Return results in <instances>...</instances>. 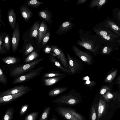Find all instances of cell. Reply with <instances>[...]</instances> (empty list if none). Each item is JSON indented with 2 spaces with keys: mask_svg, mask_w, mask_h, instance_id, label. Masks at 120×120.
<instances>
[{
  "mask_svg": "<svg viewBox=\"0 0 120 120\" xmlns=\"http://www.w3.org/2000/svg\"><path fill=\"white\" fill-rule=\"evenodd\" d=\"M79 39L76 44L95 55L98 52L103 44L102 41L97 35H92L90 31L80 29L78 31Z\"/></svg>",
  "mask_w": 120,
  "mask_h": 120,
  "instance_id": "6da1fadb",
  "label": "cell"
},
{
  "mask_svg": "<svg viewBox=\"0 0 120 120\" xmlns=\"http://www.w3.org/2000/svg\"><path fill=\"white\" fill-rule=\"evenodd\" d=\"M92 30L98 36L102 41L103 44H115L120 38L114 32L103 22L94 25Z\"/></svg>",
  "mask_w": 120,
  "mask_h": 120,
  "instance_id": "7a4b0ae2",
  "label": "cell"
},
{
  "mask_svg": "<svg viewBox=\"0 0 120 120\" xmlns=\"http://www.w3.org/2000/svg\"><path fill=\"white\" fill-rule=\"evenodd\" d=\"M44 58H42L26 64L14 68L10 71V75L13 77H17L25 74L33 70Z\"/></svg>",
  "mask_w": 120,
  "mask_h": 120,
  "instance_id": "3957f363",
  "label": "cell"
},
{
  "mask_svg": "<svg viewBox=\"0 0 120 120\" xmlns=\"http://www.w3.org/2000/svg\"><path fill=\"white\" fill-rule=\"evenodd\" d=\"M56 109L59 114L67 120H84L81 114L72 109L58 107Z\"/></svg>",
  "mask_w": 120,
  "mask_h": 120,
  "instance_id": "277c9868",
  "label": "cell"
},
{
  "mask_svg": "<svg viewBox=\"0 0 120 120\" xmlns=\"http://www.w3.org/2000/svg\"><path fill=\"white\" fill-rule=\"evenodd\" d=\"M79 101V99L75 95L68 94L61 95L52 102L58 105H73L77 104Z\"/></svg>",
  "mask_w": 120,
  "mask_h": 120,
  "instance_id": "5b68a950",
  "label": "cell"
},
{
  "mask_svg": "<svg viewBox=\"0 0 120 120\" xmlns=\"http://www.w3.org/2000/svg\"><path fill=\"white\" fill-rule=\"evenodd\" d=\"M44 67H38L37 68L17 77L12 82L16 84L27 82L35 78L40 74L44 69Z\"/></svg>",
  "mask_w": 120,
  "mask_h": 120,
  "instance_id": "8992f818",
  "label": "cell"
},
{
  "mask_svg": "<svg viewBox=\"0 0 120 120\" xmlns=\"http://www.w3.org/2000/svg\"><path fill=\"white\" fill-rule=\"evenodd\" d=\"M69 62V68L72 74L79 73L84 67V64L80 61L72 57L66 53Z\"/></svg>",
  "mask_w": 120,
  "mask_h": 120,
  "instance_id": "52a82bcc",
  "label": "cell"
},
{
  "mask_svg": "<svg viewBox=\"0 0 120 120\" xmlns=\"http://www.w3.org/2000/svg\"><path fill=\"white\" fill-rule=\"evenodd\" d=\"M72 49L75 54L82 60L89 65H91L93 63V57L89 52L83 51L75 45L73 46Z\"/></svg>",
  "mask_w": 120,
  "mask_h": 120,
  "instance_id": "ba28073f",
  "label": "cell"
},
{
  "mask_svg": "<svg viewBox=\"0 0 120 120\" xmlns=\"http://www.w3.org/2000/svg\"><path fill=\"white\" fill-rule=\"evenodd\" d=\"M22 38L24 43L21 50L23 56H25L37 48V46L33 39L24 37Z\"/></svg>",
  "mask_w": 120,
  "mask_h": 120,
  "instance_id": "9c48e42d",
  "label": "cell"
},
{
  "mask_svg": "<svg viewBox=\"0 0 120 120\" xmlns=\"http://www.w3.org/2000/svg\"><path fill=\"white\" fill-rule=\"evenodd\" d=\"M30 90L21 92L18 93L0 97V105H7L25 95Z\"/></svg>",
  "mask_w": 120,
  "mask_h": 120,
  "instance_id": "30bf717a",
  "label": "cell"
},
{
  "mask_svg": "<svg viewBox=\"0 0 120 120\" xmlns=\"http://www.w3.org/2000/svg\"><path fill=\"white\" fill-rule=\"evenodd\" d=\"M52 51L56 55L57 58L60 60L64 67L67 68L68 65L66 56L63 50L58 46L53 45L51 47Z\"/></svg>",
  "mask_w": 120,
  "mask_h": 120,
  "instance_id": "8fae6325",
  "label": "cell"
},
{
  "mask_svg": "<svg viewBox=\"0 0 120 120\" xmlns=\"http://www.w3.org/2000/svg\"><path fill=\"white\" fill-rule=\"evenodd\" d=\"M20 38L19 25L18 22H16L15 29L12 33L11 39L12 50L13 53H15L17 49Z\"/></svg>",
  "mask_w": 120,
  "mask_h": 120,
  "instance_id": "7c38bea8",
  "label": "cell"
},
{
  "mask_svg": "<svg viewBox=\"0 0 120 120\" xmlns=\"http://www.w3.org/2000/svg\"><path fill=\"white\" fill-rule=\"evenodd\" d=\"M30 87L26 86H16L1 92L0 97L14 94L21 92L30 90Z\"/></svg>",
  "mask_w": 120,
  "mask_h": 120,
  "instance_id": "4fadbf2b",
  "label": "cell"
},
{
  "mask_svg": "<svg viewBox=\"0 0 120 120\" xmlns=\"http://www.w3.org/2000/svg\"><path fill=\"white\" fill-rule=\"evenodd\" d=\"M75 25L70 21L66 20L59 26L56 33L58 35L64 34L72 29Z\"/></svg>",
  "mask_w": 120,
  "mask_h": 120,
  "instance_id": "5bb4252c",
  "label": "cell"
},
{
  "mask_svg": "<svg viewBox=\"0 0 120 120\" xmlns=\"http://www.w3.org/2000/svg\"><path fill=\"white\" fill-rule=\"evenodd\" d=\"M19 11L22 18L26 22L28 21L33 15L32 12L26 3L24 4L20 7Z\"/></svg>",
  "mask_w": 120,
  "mask_h": 120,
  "instance_id": "9a60e30c",
  "label": "cell"
},
{
  "mask_svg": "<svg viewBox=\"0 0 120 120\" xmlns=\"http://www.w3.org/2000/svg\"><path fill=\"white\" fill-rule=\"evenodd\" d=\"M39 21H35L27 31L29 36L32 39H33L34 37L36 40H37L40 25Z\"/></svg>",
  "mask_w": 120,
  "mask_h": 120,
  "instance_id": "2e32d148",
  "label": "cell"
},
{
  "mask_svg": "<svg viewBox=\"0 0 120 120\" xmlns=\"http://www.w3.org/2000/svg\"><path fill=\"white\" fill-rule=\"evenodd\" d=\"M38 14L42 19L46 21L48 24H51L52 16L51 12L47 8L39 11Z\"/></svg>",
  "mask_w": 120,
  "mask_h": 120,
  "instance_id": "e0dca14e",
  "label": "cell"
},
{
  "mask_svg": "<svg viewBox=\"0 0 120 120\" xmlns=\"http://www.w3.org/2000/svg\"><path fill=\"white\" fill-rule=\"evenodd\" d=\"M48 29V26L46 23L44 21L41 22L40 25L37 42L35 44L36 46L41 42L43 37L47 32Z\"/></svg>",
  "mask_w": 120,
  "mask_h": 120,
  "instance_id": "ac0fdd59",
  "label": "cell"
},
{
  "mask_svg": "<svg viewBox=\"0 0 120 120\" xmlns=\"http://www.w3.org/2000/svg\"><path fill=\"white\" fill-rule=\"evenodd\" d=\"M106 25L116 34L120 38V25L118 26L111 19L108 18L104 21Z\"/></svg>",
  "mask_w": 120,
  "mask_h": 120,
  "instance_id": "d6986e66",
  "label": "cell"
},
{
  "mask_svg": "<svg viewBox=\"0 0 120 120\" xmlns=\"http://www.w3.org/2000/svg\"><path fill=\"white\" fill-rule=\"evenodd\" d=\"M9 24L11 29L13 31L15 29L16 23V16L14 9L11 8L7 13Z\"/></svg>",
  "mask_w": 120,
  "mask_h": 120,
  "instance_id": "ffe728a7",
  "label": "cell"
},
{
  "mask_svg": "<svg viewBox=\"0 0 120 120\" xmlns=\"http://www.w3.org/2000/svg\"><path fill=\"white\" fill-rule=\"evenodd\" d=\"M56 56L55 54L53 53H51L50 58V60L51 62L52 63H53L55 65L62 71L66 72H70V70L65 68L59 62L56 58Z\"/></svg>",
  "mask_w": 120,
  "mask_h": 120,
  "instance_id": "44dd1931",
  "label": "cell"
},
{
  "mask_svg": "<svg viewBox=\"0 0 120 120\" xmlns=\"http://www.w3.org/2000/svg\"><path fill=\"white\" fill-rule=\"evenodd\" d=\"M106 0H92L91 1L89 5V8L91 9L96 6L97 7V10H99L107 2Z\"/></svg>",
  "mask_w": 120,
  "mask_h": 120,
  "instance_id": "7402d4cb",
  "label": "cell"
},
{
  "mask_svg": "<svg viewBox=\"0 0 120 120\" xmlns=\"http://www.w3.org/2000/svg\"><path fill=\"white\" fill-rule=\"evenodd\" d=\"M106 107L105 102L101 98L100 99L98 108V119L99 120L103 114Z\"/></svg>",
  "mask_w": 120,
  "mask_h": 120,
  "instance_id": "603a6c76",
  "label": "cell"
},
{
  "mask_svg": "<svg viewBox=\"0 0 120 120\" xmlns=\"http://www.w3.org/2000/svg\"><path fill=\"white\" fill-rule=\"evenodd\" d=\"M68 89L67 87H58L51 90L48 93V95L52 97L57 96L64 92Z\"/></svg>",
  "mask_w": 120,
  "mask_h": 120,
  "instance_id": "cb8c5ba5",
  "label": "cell"
},
{
  "mask_svg": "<svg viewBox=\"0 0 120 120\" xmlns=\"http://www.w3.org/2000/svg\"><path fill=\"white\" fill-rule=\"evenodd\" d=\"M15 110L11 107L9 108L6 110L2 120H11L13 119Z\"/></svg>",
  "mask_w": 120,
  "mask_h": 120,
  "instance_id": "d4e9b609",
  "label": "cell"
},
{
  "mask_svg": "<svg viewBox=\"0 0 120 120\" xmlns=\"http://www.w3.org/2000/svg\"><path fill=\"white\" fill-rule=\"evenodd\" d=\"M62 78L60 76L46 79L44 80V83L46 86H51L61 80Z\"/></svg>",
  "mask_w": 120,
  "mask_h": 120,
  "instance_id": "484cf974",
  "label": "cell"
},
{
  "mask_svg": "<svg viewBox=\"0 0 120 120\" xmlns=\"http://www.w3.org/2000/svg\"><path fill=\"white\" fill-rule=\"evenodd\" d=\"M4 36L3 44L2 46L4 48L7 52H8L10 49V37L8 34L6 33L4 34Z\"/></svg>",
  "mask_w": 120,
  "mask_h": 120,
  "instance_id": "4316f807",
  "label": "cell"
},
{
  "mask_svg": "<svg viewBox=\"0 0 120 120\" xmlns=\"http://www.w3.org/2000/svg\"><path fill=\"white\" fill-rule=\"evenodd\" d=\"M39 50L38 49L32 52L26 58L25 62L28 63L37 58L39 56Z\"/></svg>",
  "mask_w": 120,
  "mask_h": 120,
  "instance_id": "83f0119b",
  "label": "cell"
},
{
  "mask_svg": "<svg viewBox=\"0 0 120 120\" xmlns=\"http://www.w3.org/2000/svg\"><path fill=\"white\" fill-rule=\"evenodd\" d=\"M2 59L4 63L8 64H15L19 61V60L16 57L13 56H7Z\"/></svg>",
  "mask_w": 120,
  "mask_h": 120,
  "instance_id": "f1b7e54d",
  "label": "cell"
},
{
  "mask_svg": "<svg viewBox=\"0 0 120 120\" xmlns=\"http://www.w3.org/2000/svg\"><path fill=\"white\" fill-rule=\"evenodd\" d=\"M51 109V108L49 106L46 107L45 108L43 111L39 120H48Z\"/></svg>",
  "mask_w": 120,
  "mask_h": 120,
  "instance_id": "f546056e",
  "label": "cell"
},
{
  "mask_svg": "<svg viewBox=\"0 0 120 120\" xmlns=\"http://www.w3.org/2000/svg\"><path fill=\"white\" fill-rule=\"evenodd\" d=\"M25 3L27 5L34 8H38L40 5L44 4L43 2L37 0H30L25 2Z\"/></svg>",
  "mask_w": 120,
  "mask_h": 120,
  "instance_id": "4dcf8cb0",
  "label": "cell"
},
{
  "mask_svg": "<svg viewBox=\"0 0 120 120\" xmlns=\"http://www.w3.org/2000/svg\"><path fill=\"white\" fill-rule=\"evenodd\" d=\"M64 74L61 73L52 72H48L45 73L42 76V78H50L60 76H62Z\"/></svg>",
  "mask_w": 120,
  "mask_h": 120,
  "instance_id": "1f68e13d",
  "label": "cell"
},
{
  "mask_svg": "<svg viewBox=\"0 0 120 120\" xmlns=\"http://www.w3.org/2000/svg\"><path fill=\"white\" fill-rule=\"evenodd\" d=\"M39 112H35L31 113L27 115L24 118V120H36Z\"/></svg>",
  "mask_w": 120,
  "mask_h": 120,
  "instance_id": "d6a6232c",
  "label": "cell"
},
{
  "mask_svg": "<svg viewBox=\"0 0 120 120\" xmlns=\"http://www.w3.org/2000/svg\"><path fill=\"white\" fill-rule=\"evenodd\" d=\"M112 15L117 23L120 25V9H114L113 11Z\"/></svg>",
  "mask_w": 120,
  "mask_h": 120,
  "instance_id": "836d02e7",
  "label": "cell"
},
{
  "mask_svg": "<svg viewBox=\"0 0 120 120\" xmlns=\"http://www.w3.org/2000/svg\"><path fill=\"white\" fill-rule=\"evenodd\" d=\"M8 80L1 68H0V82L5 85L7 84Z\"/></svg>",
  "mask_w": 120,
  "mask_h": 120,
  "instance_id": "e575fe53",
  "label": "cell"
},
{
  "mask_svg": "<svg viewBox=\"0 0 120 120\" xmlns=\"http://www.w3.org/2000/svg\"><path fill=\"white\" fill-rule=\"evenodd\" d=\"M50 33L47 31L43 37L41 45L44 46L49 41L50 36Z\"/></svg>",
  "mask_w": 120,
  "mask_h": 120,
  "instance_id": "d590c367",
  "label": "cell"
},
{
  "mask_svg": "<svg viewBox=\"0 0 120 120\" xmlns=\"http://www.w3.org/2000/svg\"><path fill=\"white\" fill-rule=\"evenodd\" d=\"M117 70H116L109 75L105 79L106 82H111L114 78L116 75Z\"/></svg>",
  "mask_w": 120,
  "mask_h": 120,
  "instance_id": "8d00e7d4",
  "label": "cell"
},
{
  "mask_svg": "<svg viewBox=\"0 0 120 120\" xmlns=\"http://www.w3.org/2000/svg\"><path fill=\"white\" fill-rule=\"evenodd\" d=\"M96 115L95 111V106L94 105H93L91 107L90 118L91 120H96Z\"/></svg>",
  "mask_w": 120,
  "mask_h": 120,
  "instance_id": "74e56055",
  "label": "cell"
},
{
  "mask_svg": "<svg viewBox=\"0 0 120 120\" xmlns=\"http://www.w3.org/2000/svg\"><path fill=\"white\" fill-rule=\"evenodd\" d=\"M28 107L29 105L28 104H26L22 106L20 111L19 115L20 116H22L26 113Z\"/></svg>",
  "mask_w": 120,
  "mask_h": 120,
  "instance_id": "f35d334b",
  "label": "cell"
},
{
  "mask_svg": "<svg viewBox=\"0 0 120 120\" xmlns=\"http://www.w3.org/2000/svg\"><path fill=\"white\" fill-rule=\"evenodd\" d=\"M112 50V48L111 47H109L108 46H105L103 48L102 52L104 54H107L110 53Z\"/></svg>",
  "mask_w": 120,
  "mask_h": 120,
  "instance_id": "ab89813d",
  "label": "cell"
},
{
  "mask_svg": "<svg viewBox=\"0 0 120 120\" xmlns=\"http://www.w3.org/2000/svg\"><path fill=\"white\" fill-rule=\"evenodd\" d=\"M103 97L106 100H108L112 98L113 96L111 93H109L105 95H103Z\"/></svg>",
  "mask_w": 120,
  "mask_h": 120,
  "instance_id": "60d3db41",
  "label": "cell"
},
{
  "mask_svg": "<svg viewBox=\"0 0 120 120\" xmlns=\"http://www.w3.org/2000/svg\"><path fill=\"white\" fill-rule=\"evenodd\" d=\"M51 51H52L51 48L48 46L46 47L44 50L45 52L47 53H50Z\"/></svg>",
  "mask_w": 120,
  "mask_h": 120,
  "instance_id": "b9f144b4",
  "label": "cell"
},
{
  "mask_svg": "<svg viewBox=\"0 0 120 120\" xmlns=\"http://www.w3.org/2000/svg\"><path fill=\"white\" fill-rule=\"evenodd\" d=\"M7 51L2 46H0V52L2 54H7Z\"/></svg>",
  "mask_w": 120,
  "mask_h": 120,
  "instance_id": "7bdbcfd3",
  "label": "cell"
},
{
  "mask_svg": "<svg viewBox=\"0 0 120 120\" xmlns=\"http://www.w3.org/2000/svg\"><path fill=\"white\" fill-rule=\"evenodd\" d=\"M1 34L0 36V46H2L3 44V41L4 38V34Z\"/></svg>",
  "mask_w": 120,
  "mask_h": 120,
  "instance_id": "ee69618b",
  "label": "cell"
},
{
  "mask_svg": "<svg viewBox=\"0 0 120 120\" xmlns=\"http://www.w3.org/2000/svg\"><path fill=\"white\" fill-rule=\"evenodd\" d=\"M88 0H78L77 1L76 4L77 5L83 4Z\"/></svg>",
  "mask_w": 120,
  "mask_h": 120,
  "instance_id": "f6af8a7d",
  "label": "cell"
},
{
  "mask_svg": "<svg viewBox=\"0 0 120 120\" xmlns=\"http://www.w3.org/2000/svg\"><path fill=\"white\" fill-rule=\"evenodd\" d=\"M106 89L104 88L102 89L100 91V93L101 95L104 94L106 91Z\"/></svg>",
  "mask_w": 120,
  "mask_h": 120,
  "instance_id": "bcb514c9",
  "label": "cell"
},
{
  "mask_svg": "<svg viewBox=\"0 0 120 120\" xmlns=\"http://www.w3.org/2000/svg\"><path fill=\"white\" fill-rule=\"evenodd\" d=\"M118 83L120 87V76L118 78Z\"/></svg>",
  "mask_w": 120,
  "mask_h": 120,
  "instance_id": "7dc6e473",
  "label": "cell"
},
{
  "mask_svg": "<svg viewBox=\"0 0 120 120\" xmlns=\"http://www.w3.org/2000/svg\"><path fill=\"white\" fill-rule=\"evenodd\" d=\"M1 15L0 13V22H1L4 25H5V24H4V22H3V21H2V20H1Z\"/></svg>",
  "mask_w": 120,
  "mask_h": 120,
  "instance_id": "c3c4849f",
  "label": "cell"
},
{
  "mask_svg": "<svg viewBox=\"0 0 120 120\" xmlns=\"http://www.w3.org/2000/svg\"><path fill=\"white\" fill-rule=\"evenodd\" d=\"M117 43L118 44L120 45V39H118L117 40Z\"/></svg>",
  "mask_w": 120,
  "mask_h": 120,
  "instance_id": "681fc988",
  "label": "cell"
},
{
  "mask_svg": "<svg viewBox=\"0 0 120 120\" xmlns=\"http://www.w3.org/2000/svg\"><path fill=\"white\" fill-rule=\"evenodd\" d=\"M50 120H57L53 116L52 117Z\"/></svg>",
  "mask_w": 120,
  "mask_h": 120,
  "instance_id": "f907efd6",
  "label": "cell"
}]
</instances>
